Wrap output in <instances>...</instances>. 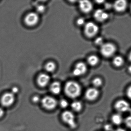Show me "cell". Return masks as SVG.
<instances>
[{
    "instance_id": "1",
    "label": "cell",
    "mask_w": 131,
    "mask_h": 131,
    "mask_svg": "<svg viewBox=\"0 0 131 131\" xmlns=\"http://www.w3.org/2000/svg\"><path fill=\"white\" fill-rule=\"evenodd\" d=\"M65 92L67 96L71 98H75L79 96L81 87L78 84L73 81L67 82L65 85Z\"/></svg>"
},
{
    "instance_id": "2",
    "label": "cell",
    "mask_w": 131,
    "mask_h": 131,
    "mask_svg": "<svg viewBox=\"0 0 131 131\" xmlns=\"http://www.w3.org/2000/svg\"><path fill=\"white\" fill-rule=\"evenodd\" d=\"M15 100V95L11 92H7L2 95L0 103L2 107L8 108L14 104Z\"/></svg>"
},
{
    "instance_id": "3",
    "label": "cell",
    "mask_w": 131,
    "mask_h": 131,
    "mask_svg": "<svg viewBox=\"0 0 131 131\" xmlns=\"http://www.w3.org/2000/svg\"><path fill=\"white\" fill-rule=\"evenodd\" d=\"M62 118L64 122L68 125L71 128L75 129L77 127L75 118L74 114L69 111H66L62 115Z\"/></svg>"
},
{
    "instance_id": "4",
    "label": "cell",
    "mask_w": 131,
    "mask_h": 131,
    "mask_svg": "<svg viewBox=\"0 0 131 131\" xmlns=\"http://www.w3.org/2000/svg\"><path fill=\"white\" fill-rule=\"evenodd\" d=\"M116 51V47L113 44L107 43L101 45V52L105 57H110L114 55Z\"/></svg>"
},
{
    "instance_id": "5",
    "label": "cell",
    "mask_w": 131,
    "mask_h": 131,
    "mask_svg": "<svg viewBox=\"0 0 131 131\" xmlns=\"http://www.w3.org/2000/svg\"><path fill=\"white\" fill-rule=\"evenodd\" d=\"M42 106L45 109L51 110L54 109L57 106V102L56 99L50 96H46L41 100Z\"/></svg>"
},
{
    "instance_id": "6",
    "label": "cell",
    "mask_w": 131,
    "mask_h": 131,
    "mask_svg": "<svg viewBox=\"0 0 131 131\" xmlns=\"http://www.w3.org/2000/svg\"><path fill=\"white\" fill-rule=\"evenodd\" d=\"M98 31V27L93 22H88L85 26V34L89 37H92L96 35Z\"/></svg>"
},
{
    "instance_id": "7",
    "label": "cell",
    "mask_w": 131,
    "mask_h": 131,
    "mask_svg": "<svg viewBox=\"0 0 131 131\" xmlns=\"http://www.w3.org/2000/svg\"><path fill=\"white\" fill-rule=\"evenodd\" d=\"M39 17L36 13L31 12L28 14L24 18L25 24L28 26H32L38 22Z\"/></svg>"
},
{
    "instance_id": "8",
    "label": "cell",
    "mask_w": 131,
    "mask_h": 131,
    "mask_svg": "<svg viewBox=\"0 0 131 131\" xmlns=\"http://www.w3.org/2000/svg\"><path fill=\"white\" fill-rule=\"evenodd\" d=\"M115 108L118 112L122 113L129 110L130 105L125 100H121L118 101L115 103Z\"/></svg>"
},
{
    "instance_id": "9",
    "label": "cell",
    "mask_w": 131,
    "mask_h": 131,
    "mask_svg": "<svg viewBox=\"0 0 131 131\" xmlns=\"http://www.w3.org/2000/svg\"><path fill=\"white\" fill-rule=\"evenodd\" d=\"M99 92L95 88H92L87 90L85 94L86 98L90 101L96 100L99 96Z\"/></svg>"
},
{
    "instance_id": "10",
    "label": "cell",
    "mask_w": 131,
    "mask_h": 131,
    "mask_svg": "<svg viewBox=\"0 0 131 131\" xmlns=\"http://www.w3.org/2000/svg\"><path fill=\"white\" fill-rule=\"evenodd\" d=\"M87 70V67L84 63L79 62L77 64L73 72L75 76H79L84 74Z\"/></svg>"
},
{
    "instance_id": "11",
    "label": "cell",
    "mask_w": 131,
    "mask_h": 131,
    "mask_svg": "<svg viewBox=\"0 0 131 131\" xmlns=\"http://www.w3.org/2000/svg\"><path fill=\"white\" fill-rule=\"evenodd\" d=\"M94 17L98 21L102 22L108 18V15L104 10L99 9L96 10L94 12Z\"/></svg>"
},
{
    "instance_id": "12",
    "label": "cell",
    "mask_w": 131,
    "mask_h": 131,
    "mask_svg": "<svg viewBox=\"0 0 131 131\" xmlns=\"http://www.w3.org/2000/svg\"><path fill=\"white\" fill-rule=\"evenodd\" d=\"M127 3L125 0L116 1L114 3L113 7L115 10L118 12H121L124 11L127 8Z\"/></svg>"
},
{
    "instance_id": "13",
    "label": "cell",
    "mask_w": 131,
    "mask_h": 131,
    "mask_svg": "<svg viewBox=\"0 0 131 131\" xmlns=\"http://www.w3.org/2000/svg\"><path fill=\"white\" fill-rule=\"evenodd\" d=\"M79 7L82 12L88 13L92 9V5L89 1H81L79 2Z\"/></svg>"
},
{
    "instance_id": "14",
    "label": "cell",
    "mask_w": 131,
    "mask_h": 131,
    "mask_svg": "<svg viewBox=\"0 0 131 131\" xmlns=\"http://www.w3.org/2000/svg\"><path fill=\"white\" fill-rule=\"evenodd\" d=\"M50 80V77L48 75L45 74H41L38 78V84L40 87H44L47 85Z\"/></svg>"
},
{
    "instance_id": "15",
    "label": "cell",
    "mask_w": 131,
    "mask_h": 131,
    "mask_svg": "<svg viewBox=\"0 0 131 131\" xmlns=\"http://www.w3.org/2000/svg\"><path fill=\"white\" fill-rule=\"evenodd\" d=\"M61 85L58 82H54L51 84L50 86V90L51 92L54 94H58L61 91Z\"/></svg>"
},
{
    "instance_id": "16",
    "label": "cell",
    "mask_w": 131,
    "mask_h": 131,
    "mask_svg": "<svg viewBox=\"0 0 131 131\" xmlns=\"http://www.w3.org/2000/svg\"><path fill=\"white\" fill-rule=\"evenodd\" d=\"M112 121L115 125H120L123 122V118L120 114H115L112 117Z\"/></svg>"
},
{
    "instance_id": "17",
    "label": "cell",
    "mask_w": 131,
    "mask_h": 131,
    "mask_svg": "<svg viewBox=\"0 0 131 131\" xmlns=\"http://www.w3.org/2000/svg\"><path fill=\"white\" fill-rule=\"evenodd\" d=\"M124 63V60L121 56H116L113 59V64L115 67H121L123 65Z\"/></svg>"
},
{
    "instance_id": "18",
    "label": "cell",
    "mask_w": 131,
    "mask_h": 131,
    "mask_svg": "<svg viewBox=\"0 0 131 131\" xmlns=\"http://www.w3.org/2000/svg\"><path fill=\"white\" fill-rule=\"evenodd\" d=\"M72 108L75 112L80 111L82 108V104L79 101H74L71 105Z\"/></svg>"
},
{
    "instance_id": "19",
    "label": "cell",
    "mask_w": 131,
    "mask_h": 131,
    "mask_svg": "<svg viewBox=\"0 0 131 131\" xmlns=\"http://www.w3.org/2000/svg\"><path fill=\"white\" fill-rule=\"evenodd\" d=\"M88 63L91 66H94L99 62V58L95 55H91L88 58Z\"/></svg>"
},
{
    "instance_id": "20",
    "label": "cell",
    "mask_w": 131,
    "mask_h": 131,
    "mask_svg": "<svg viewBox=\"0 0 131 131\" xmlns=\"http://www.w3.org/2000/svg\"><path fill=\"white\" fill-rule=\"evenodd\" d=\"M56 68V65L53 62H48L45 66V69L48 72H52L54 71Z\"/></svg>"
},
{
    "instance_id": "21",
    "label": "cell",
    "mask_w": 131,
    "mask_h": 131,
    "mask_svg": "<svg viewBox=\"0 0 131 131\" xmlns=\"http://www.w3.org/2000/svg\"><path fill=\"white\" fill-rule=\"evenodd\" d=\"M102 80L99 78H96L93 81V85L96 87H100L102 84Z\"/></svg>"
},
{
    "instance_id": "22",
    "label": "cell",
    "mask_w": 131,
    "mask_h": 131,
    "mask_svg": "<svg viewBox=\"0 0 131 131\" xmlns=\"http://www.w3.org/2000/svg\"><path fill=\"white\" fill-rule=\"evenodd\" d=\"M125 125L126 126L131 129V116H129L127 117L125 120Z\"/></svg>"
},
{
    "instance_id": "23",
    "label": "cell",
    "mask_w": 131,
    "mask_h": 131,
    "mask_svg": "<svg viewBox=\"0 0 131 131\" xmlns=\"http://www.w3.org/2000/svg\"><path fill=\"white\" fill-rule=\"evenodd\" d=\"M60 105L62 108H66L68 105V103L66 100L63 99L60 102Z\"/></svg>"
},
{
    "instance_id": "24",
    "label": "cell",
    "mask_w": 131,
    "mask_h": 131,
    "mask_svg": "<svg viewBox=\"0 0 131 131\" xmlns=\"http://www.w3.org/2000/svg\"><path fill=\"white\" fill-rule=\"evenodd\" d=\"M95 43L97 45H102L103 44V38L101 37L97 38L95 41Z\"/></svg>"
},
{
    "instance_id": "25",
    "label": "cell",
    "mask_w": 131,
    "mask_h": 131,
    "mask_svg": "<svg viewBox=\"0 0 131 131\" xmlns=\"http://www.w3.org/2000/svg\"><path fill=\"white\" fill-rule=\"evenodd\" d=\"M37 10L38 12L42 13L45 10V7L43 5H38L37 7Z\"/></svg>"
},
{
    "instance_id": "26",
    "label": "cell",
    "mask_w": 131,
    "mask_h": 131,
    "mask_svg": "<svg viewBox=\"0 0 131 131\" xmlns=\"http://www.w3.org/2000/svg\"><path fill=\"white\" fill-rule=\"evenodd\" d=\"M77 24L79 25H82L84 24L85 23V21L84 18H79V19H78L77 22Z\"/></svg>"
},
{
    "instance_id": "27",
    "label": "cell",
    "mask_w": 131,
    "mask_h": 131,
    "mask_svg": "<svg viewBox=\"0 0 131 131\" xmlns=\"http://www.w3.org/2000/svg\"><path fill=\"white\" fill-rule=\"evenodd\" d=\"M18 88L17 87H14L12 89L11 92L15 95V94H17L18 92Z\"/></svg>"
},
{
    "instance_id": "28",
    "label": "cell",
    "mask_w": 131,
    "mask_h": 131,
    "mask_svg": "<svg viewBox=\"0 0 131 131\" xmlns=\"http://www.w3.org/2000/svg\"><path fill=\"white\" fill-rule=\"evenodd\" d=\"M40 97L38 96H35L32 98V101L34 103H38L40 101Z\"/></svg>"
},
{
    "instance_id": "29",
    "label": "cell",
    "mask_w": 131,
    "mask_h": 131,
    "mask_svg": "<svg viewBox=\"0 0 131 131\" xmlns=\"http://www.w3.org/2000/svg\"><path fill=\"white\" fill-rule=\"evenodd\" d=\"M5 114V111L4 108L0 107V118L4 117Z\"/></svg>"
},
{
    "instance_id": "30",
    "label": "cell",
    "mask_w": 131,
    "mask_h": 131,
    "mask_svg": "<svg viewBox=\"0 0 131 131\" xmlns=\"http://www.w3.org/2000/svg\"><path fill=\"white\" fill-rule=\"evenodd\" d=\"M127 95L130 99H131V86L129 87L127 90Z\"/></svg>"
},
{
    "instance_id": "31",
    "label": "cell",
    "mask_w": 131,
    "mask_h": 131,
    "mask_svg": "<svg viewBox=\"0 0 131 131\" xmlns=\"http://www.w3.org/2000/svg\"><path fill=\"white\" fill-rule=\"evenodd\" d=\"M105 129L107 131H111L112 130V127L110 125H107L105 126Z\"/></svg>"
},
{
    "instance_id": "32",
    "label": "cell",
    "mask_w": 131,
    "mask_h": 131,
    "mask_svg": "<svg viewBox=\"0 0 131 131\" xmlns=\"http://www.w3.org/2000/svg\"><path fill=\"white\" fill-rule=\"evenodd\" d=\"M115 131H126L124 129L122 128H118Z\"/></svg>"
},
{
    "instance_id": "33",
    "label": "cell",
    "mask_w": 131,
    "mask_h": 131,
    "mask_svg": "<svg viewBox=\"0 0 131 131\" xmlns=\"http://www.w3.org/2000/svg\"><path fill=\"white\" fill-rule=\"evenodd\" d=\"M128 71L131 74V65H130L128 68Z\"/></svg>"
},
{
    "instance_id": "34",
    "label": "cell",
    "mask_w": 131,
    "mask_h": 131,
    "mask_svg": "<svg viewBox=\"0 0 131 131\" xmlns=\"http://www.w3.org/2000/svg\"><path fill=\"white\" fill-rule=\"evenodd\" d=\"M128 59H129V61L131 62V52L130 54H129V56H128Z\"/></svg>"
},
{
    "instance_id": "35",
    "label": "cell",
    "mask_w": 131,
    "mask_h": 131,
    "mask_svg": "<svg viewBox=\"0 0 131 131\" xmlns=\"http://www.w3.org/2000/svg\"><path fill=\"white\" fill-rule=\"evenodd\" d=\"M99 3H100V2H101V3H102V2H104V1H97Z\"/></svg>"
},
{
    "instance_id": "36",
    "label": "cell",
    "mask_w": 131,
    "mask_h": 131,
    "mask_svg": "<svg viewBox=\"0 0 131 131\" xmlns=\"http://www.w3.org/2000/svg\"><path fill=\"white\" fill-rule=\"evenodd\" d=\"M130 10L131 11V6H130Z\"/></svg>"
}]
</instances>
